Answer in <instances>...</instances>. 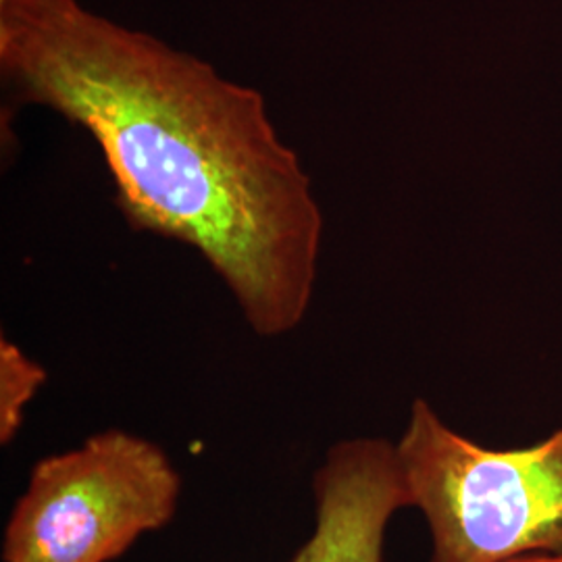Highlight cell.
Returning <instances> with one entry per match:
<instances>
[{"label":"cell","mask_w":562,"mask_h":562,"mask_svg":"<svg viewBox=\"0 0 562 562\" xmlns=\"http://www.w3.org/2000/svg\"><path fill=\"white\" fill-rule=\"evenodd\" d=\"M0 76L90 134L127 223L194 248L257 336L304 322L325 220L259 90L80 0H0Z\"/></svg>","instance_id":"6da1fadb"},{"label":"cell","mask_w":562,"mask_h":562,"mask_svg":"<svg viewBox=\"0 0 562 562\" xmlns=\"http://www.w3.org/2000/svg\"><path fill=\"white\" fill-rule=\"evenodd\" d=\"M408 508L429 529V562H515L562 554V427L490 448L417 398L394 442Z\"/></svg>","instance_id":"7a4b0ae2"},{"label":"cell","mask_w":562,"mask_h":562,"mask_svg":"<svg viewBox=\"0 0 562 562\" xmlns=\"http://www.w3.org/2000/svg\"><path fill=\"white\" fill-rule=\"evenodd\" d=\"M181 475L165 448L102 429L44 457L4 525V562H113L173 521Z\"/></svg>","instance_id":"3957f363"},{"label":"cell","mask_w":562,"mask_h":562,"mask_svg":"<svg viewBox=\"0 0 562 562\" xmlns=\"http://www.w3.org/2000/svg\"><path fill=\"white\" fill-rule=\"evenodd\" d=\"M315 525L290 562H385V536L408 508L394 443H331L313 475Z\"/></svg>","instance_id":"277c9868"},{"label":"cell","mask_w":562,"mask_h":562,"mask_svg":"<svg viewBox=\"0 0 562 562\" xmlns=\"http://www.w3.org/2000/svg\"><path fill=\"white\" fill-rule=\"evenodd\" d=\"M46 383L44 367L18 344L0 340V443L9 446L20 434L25 408Z\"/></svg>","instance_id":"5b68a950"},{"label":"cell","mask_w":562,"mask_h":562,"mask_svg":"<svg viewBox=\"0 0 562 562\" xmlns=\"http://www.w3.org/2000/svg\"><path fill=\"white\" fill-rule=\"evenodd\" d=\"M515 562H562V554H554V557H529V559H521Z\"/></svg>","instance_id":"8992f818"}]
</instances>
